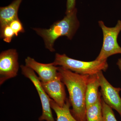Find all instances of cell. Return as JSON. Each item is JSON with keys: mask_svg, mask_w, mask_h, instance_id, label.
<instances>
[{"mask_svg": "<svg viewBox=\"0 0 121 121\" xmlns=\"http://www.w3.org/2000/svg\"><path fill=\"white\" fill-rule=\"evenodd\" d=\"M55 78L47 82H41L44 90L51 99L60 107H63L66 99L65 84L59 74Z\"/></svg>", "mask_w": 121, "mask_h": 121, "instance_id": "obj_9", "label": "cell"}, {"mask_svg": "<svg viewBox=\"0 0 121 121\" xmlns=\"http://www.w3.org/2000/svg\"><path fill=\"white\" fill-rule=\"evenodd\" d=\"M23 0H14L6 7L0 8V28L9 25L13 20L19 18L18 12Z\"/></svg>", "mask_w": 121, "mask_h": 121, "instance_id": "obj_11", "label": "cell"}, {"mask_svg": "<svg viewBox=\"0 0 121 121\" xmlns=\"http://www.w3.org/2000/svg\"><path fill=\"white\" fill-rule=\"evenodd\" d=\"M117 65L119 68L121 73V58L118 59L117 62Z\"/></svg>", "mask_w": 121, "mask_h": 121, "instance_id": "obj_18", "label": "cell"}, {"mask_svg": "<svg viewBox=\"0 0 121 121\" xmlns=\"http://www.w3.org/2000/svg\"><path fill=\"white\" fill-rule=\"evenodd\" d=\"M58 71L69 93L72 114L78 121H86V93L90 75L76 73L60 66L58 67Z\"/></svg>", "mask_w": 121, "mask_h": 121, "instance_id": "obj_1", "label": "cell"}, {"mask_svg": "<svg viewBox=\"0 0 121 121\" xmlns=\"http://www.w3.org/2000/svg\"><path fill=\"white\" fill-rule=\"evenodd\" d=\"M101 103L103 121H117L112 109L106 104L102 98Z\"/></svg>", "mask_w": 121, "mask_h": 121, "instance_id": "obj_14", "label": "cell"}, {"mask_svg": "<svg viewBox=\"0 0 121 121\" xmlns=\"http://www.w3.org/2000/svg\"><path fill=\"white\" fill-rule=\"evenodd\" d=\"M77 9L67 14L60 20L55 22L49 29L33 28L36 34L43 39L45 47L51 52H54V44L57 39L66 36L71 40L80 26L77 16Z\"/></svg>", "mask_w": 121, "mask_h": 121, "instance_id": "obj_2", "label": "cell"}, {"mask_svg": "<svg viewBox=\"0 0 121 121\" xmlns=\"http://www.w3.org/2000/svg\"><path fill=\"white\" fill-rule=\"evenodd\" d=\"M51 107L56 113V121H78L72 115L70 110L71 105L69 99H66L63 107L58 105L53 99H50Z\"/></svg>", "mask_w": 121, "mask_h": 121, "instance_id": "obj_12", "label": "cell"}, {"mask_svg": "<svg viewBox=\"0 0 121 121\" xmlns=\"http://www.w3.org/2000/svg\"><path fill=\"white\" fill-rule=\"evenodd\" d=\"M20 67L22 74L33 83L39 96L42 105V113L41 116L39 118V121H55L50 104L51 98L44 90L39 77L33 70L25 65H21Z\"/></svg>", "mask_w": 121, "mask_h": 121, "instance_id": "obj_5", "label": "cell"}, {"mask_svg": "<svg viewBox=\"0 0 121 121\" xmlns=\"http://www.w3.org/2000/svg\"><path fill=\"white\" fill-rule=\"evenodd\" d=\"M25 66L36 72L41 82H45L54 79L58 75V67L52 63L43 64L38 62L35 59L28 56L25 59Z\"/></svg>", "mask_w": 121, "mask_h": 121, "instance_id": "obj_8", "label": "cell"}, {"mask_svg": "<svg viewBox=\"0 0 121 121\" xmlns=\"http://www.w3.org/2000/svg\"><path fill=\"white\" fill-rule=\"evenodd\" d=\"M101 87L100 93L104 102L115 110L121 117V98L119 93L121 88L113 86L100 71L97 74Z\"/></svg>", "mask_w": 121, "mask_h": 121, "instance_id": "obj_7", "label": "cell"}, {"mask_svg": "<svg viewBox=\"0 0 121 121\" xmlns=\"http://www.w3.org/2000/svg\"><path fill=\"white\" fill-rule=\"evenodd\" d=\"M101 100V95L97 102L86 108V121H103Z\"/></svg>", "mask_w": 121, "mask_h": 121, "instance_id": "obj_13", "label": "cell"}, {"mask_svg": "<svg viewBox=\"0 0 121 121\" xmlns=\"http://www.w3.org/2000/svg\"><path fill=\"white\" fill-rule=\"evenodd\" d=\"M55 66L65 69L80 74L93 75L100 71H105L108 69L107 60L99 61L95 60L90 62L77 60L70 58L66 54L56 53L52 62Z\"/></svg>", "mask_w": 121, "mask_h": 121, "instance_id": "obj_3", "label": "cell"}, {"mask_svg": "<svg viewBox=\"0 0 121 121\" xmlns=\"http://www.w3.org/2000/svg\"><path fill=\"white\" fill-rule=\"evenodd\" d=\"M103 34V42L99 55L95 60L103 61L113 55L121 54V47L117 42L118 37L121 31V21L118 20L116 26L109 27L103 21L98 22Z\"/></svg>", "mask_w": 121, "mask_h": 121, "instance_id": "obj_4", "label": "cell"}, {"mask_svg": "<svg viewBox=\"0 0 121 121\" xmlns=\"http://www.w3.org/2000/svg\"><path fill=\"white\" fill-rule=\"evenodd\" d=\"M100 84L97 74L90 76L86 93V108L97 102L101 95L99 91Z\"/></svg>", "mask_w": 121, "mask_h": 121, "instance_id": "obj_10", "label": "cell"}, {"mask_svg": "<svg viewBox=\"0 0 121 121\" xmlns=\"http://www.w3.org/2000/svg\"><path fill=\"white\" fill-rule=\"evenodd\" d=\"M0 37L4 41L9 43L12 41L13 37L15 36L13 30L9 25L0 28Z\"/></svg>", "mask_w": 121, "mask_h": 121, "instance_id": "obj_15", "label": "cell"}, {"mask_svg": "<svg viewBox=\"0 0 121 121\" xmlns=\"http://www.w3.org/2000/svg\"><path fill=\"white\" fill-rule=\"evenodd\" d=\"M18 54L15 49L4 51L0 54V85L15 78L19 71Z\"/></svg>", "mask_w": 121, "mask_h": 121, "instance_id": "obj_6", "label": "cell"}, {"mask_svg": "<svg viewBox=\"0 0 121 121\" xmlns=\"http://www.w3.org/2000/svg\"><path fill=\"white\" fill-rule=\"evenodd\" d=\"M9 25L13 30L16 36H18L20 33L25 32L23 24L19 18L15 19L11 21L9 24Z\"/></svg>", "mask_w": 121, "mask_h": 121, "instance_id": "obj_16", "label": "cell"}, {"mask_svg": "<svg viewBox=\"0 0 121 121\" xmlns=\"http://www.w3.org/2000/svg\"><path fill=\"white\" fill-rule=\"evenodd\" d=\"M76 0H67L66 15L69 14L72 12L75 8Z\"/></svg>", "mask_w": 121, "mask_h": 121, "instance_id": "obj_17", "label": "cell"}]
</instances>
